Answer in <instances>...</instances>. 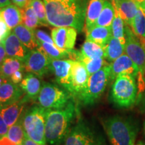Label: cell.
<instances>
[{
  "mask_svg": "<svg viewBox=\"0 0 145 145\" xmlns=\"http://www.w3.org/2000/svg\"><path fill=\"white\" fill-rule=\"evenodd\" d=\"M103 140L97 132L88 123L79 119L71 128L65 145H102Z\"/></svg>",
  "mask_w": 145,
  "mask_h": 145,
  "instance_id": "obj_8",
  "label": "cell"
},
{
  "mask_svg": "<svg viewBox=\"0 0 145 145\" xmlns=\"http://www.w3.org/2000/svg\"><path fill=\"white\" fill-rule=\"evenodd\" d=\"M2 43L8 57L16 58L22 61H24L30 51L22 43L14 32H11Z\"/></svg>",
  "mask_w": 145,
  "mask_h": 145,
  "instance_id": "obj_17",
  "label": "cell"
},
{
  "mask_svg": "<svg viewBox=\"0 0 145 145\" xmlns=\"http://www.w3.org/2000/svg\"><path fill=\"white\" fill-rule=\"evenodd\" d=\"M114 16H115V10L113 5L108 0H106L104 8L96 21L95 26L111 27Z\"/></svg>",
  "mask_w": 145,
  "mask_h": 145,
  "instance_id": "obj_28",
  "label": "cell"
},
{
  "mask_svg": "<svg viewBox=\"0 0 145 145\" xmlns=\"http://www.w3.org/2000/svg\"><path fill=\"white\" fill-rule=\"evenodd\" d=\"M0 145H17L16 143L12 142L7 136L3 137L0 138Z\"/></svg>",
  "mask_w": 145,
  "mask_h": 145,
  "instance_id": "obj_42",
  "label": "cell"
},
{
  "mask_svg": "<svg viewBox=\"0 0 145 145\" xmlns=\"http://www.w3.org/2000/svg\"><path fill=\"white\" fill-rule=\"evenodd\" d=\"M110 81V64L105 66L89 77L87 87L77 98L83 106H91L104 93Z\"/></svg>",
  "mask_w": 145,
  "mask_h": 145,
  "instance_id": "obj_6",
  "label": "cell"
},
{
  "mask_svg": "<svg viewBox=\"0 0 145 145\" xmlns=\"http://www.w3.org/2000/svg\"><path fill=\"white\" fill-rule=\"evenodd\" d=\"M126 44L125 52L139 69V72L144 74L145 46L135 35L129 26L125 25Z\"/></svg>",
  "mask_w": 145,
  "mask_h": 145,
  "instance_id": "obj_9",
  "label": "cell"
},
{
  "mask_svg": "<svg viewBox=\"0 0 145 145\" xmlns=\"http://www.w3.org/2000/svg\"><path fill=\"white\" fill-rule=\"evenodd\" d=\"M125 52V45L118 39L112 36L108 44L104 48V59L108 62L112 63L122 55Z\"/></svg>",
  "mask_w": 145,
  "mask_h": 145,
  "instance_id": "obj_25",
  "label": "cell"
},
{
  "mask_svg": "<svg viewBox=\"0 0 145 145\" xmlns=\"http://www.w3.org/2000/svg\"><path fill=\"white\" fill-rule=\"evenodd\" d=\"M46 110L35 105L24 112L21 119L25 135L42 144H46L45 123Z\"/></svg>",
  "mask_w": 145,
  "mask_h": 145,
  "instance_id": "obj_4",
  "label": "cell"
},
{
  "mask_svg": "<svg viewBox=\"0 0 145 145\" xmlns=\"http://www.w3.org/2000/svg\"><path fill=\"white\" fill-rule=\"evenodd\" d=\"M144 135H145V122H144Z\"/></svg>",
  "mask_w": 145,
  "mask_h": 145,
  "instance_id": "obj_47",
  "label": "cell"
},
{
  "mask_svg": "<svg viewBox=\"0 0 145 145\" xmlns=\"http://www.w3.org/2000/svg\"><path fill=\"white\" fill-rule=\"evenodd\" d=\"M73 61L70 59H53L50 58V72L54 75L56 82L67 91L69 88L71 70Z\"/></svg>",
  "mask_w": 145,
  "mask_h": 145,
  "instance_id": "obj_12",
  "label": "cell"
},
{
  "mask_svg": "<svg viewBox=\"0 0 145 145\" xmlns=\"http://www.w3.org/2000/svg\"><path fill=\"white\" fill-rule=\"evenodd\" d=\"M9 130V127L5 124L2 115L1 114V107H0V138L7 136Z\"/></svg>",
  "mask_w": 145,
  "mask_h": 145,
  "instance_id": "obj_38",
  "label": "cell"
},
{
  "mask_svg": "<svg viewBox=\"0 0 145 145\" xmlns=\"http://www.w3.org/2000/svg\"><path fill=\"white\" fill-rule=\"evenodd\" d=\"M77 30L72 27H56L51 31L54 44L63 50L73 49L77 39Z\"/></svg>",
  "mask_w": 145,
  "mask_h": 145,
  "instance_id": "obj_13",
  "label": "cell"
},
{
  "mask_svg": "<svg viewBox=\"0 0 145 145\" xmlns=\"http://www.w3.org/2000/svg\"><path fill=\"white\" fill-rule=\"evenodd\" d=\"M104 126L110 145H134L138 127L133 120L121 116L108 117Z\"/></svg>",
  "mask_w": 145,
  "mask_h": 145,
  "instance_id": "obj_3",
  "label": "cell"
},
{
  "mask_svg": "<svg viewBox=\"0 0 145 145\" xmlns=\"http://www.w3.org/2000/svg\"><path fill=\"white\" fill-rule=\"evenodd\" d=\"M12 3L11 0H0V9Z\"/></svg>",
  "mask_w": 145,
  "mask_h": 145,
  "instance_id": "obj_43",
  "label": "cell"
},
{
  "mask_svg": "<svg viewBox=\"0 0 145 145\" xmlns=\"http://www.w3.org/2000/svg\"><path fill=\"white\" fill-rule=\"evenodd\" d=\"M130 27L141 43L145 46V9L141 5H138L137 13Z\"/></svg>",
  "mask_w": 145,
  "mask_h": 145,
  "instance_id": "obj_24",
  "label": "cell"
},
{
  "mask_svg": "<svg viewBox=\"0 0 145 145\" xmlns=\"http://www.w3.org/2000/svg\"><path fill=\"white\" fill-rule=\"evenodd\" d=\"M47 20L54 27H72L81 32L86 21L88 0H43Z\"/></svg>",
  "mask_w": 145,
  "mask_h": 145,
  "instance_id": "obj_1",
  "label": "cell"
},
{
  "mask_svg": "<svg viewBox=\"0 0 145 145\" xmlns=\"http://www.w3.org/2000/svg\"><path fill=\"white\" fill-rule=\"evenodd\" d=\"M10 33L11 29L8 26L0 15V42H3V41Z\"/></svg>",
  "mask_w": 145,
  "mask_h": 145,
  "instance_id": "obj_36",
  "label": "cell"
},
{
  "mask_svg": "<svg viewBox=\"0 0 145 145\" xmlns=\"http://www.w3.org/2000/svg\"><path fill=\"white\" fill-rule=\"evenodd\" d=\"M114 10L118 13L124 22L125 25L131 26L132 22L137 13L138 5L133 0H122L120 1H112Z\"/></svg>",
  "mask_w": 145,
  "mask_h": 145,
  "instance_id": "obj_19",
  "label": "cell"
},
{
  "mask_svg": "<svg viewBox=\"0 0 145 145\" xmlns=\"http://www.w3.org/2000/svg\"><path fill=\"white\" fill-rule=\"evenodd\" d=\"M137 145H145V144H144V143H142V142H140V143H138V144H137Z\"/></svg>",
  "mask_w": 145,
  "mask_h": 145,
  "instance_id": "obj_45",
  "label": "cell"
},
{
  "mask_svg": "<svg viewBox=\"0 0 145 145\" xmlns=\"http://www.w3.org/2000/svg\"><path fill=\"white\" fill-rule=\"evenodd\" d=\"M23 63L25 71L33 73L40 78L50 72V58L38 48L30 50Z\"/></svg>",
  "mask_w": 145,
  "mask_h": 145,
  "instance_id": "obj_10",
  "label": "cell"
},
{
  "mask_svg": "<svg viewBox=\"0 0 145 145\" xmlns=\"http://www.w3.org/2000/svg\"><path fill=\"white\" fill-rule=\"evenodd\" d=\"M34 32L37 41L50 43V44H54L52 37H50L46 32L43 31L42 30H39V29H35V30H34Z\"/></svg>",
  "mask_w": 145,
  "mask_h": 145,
  "instance_id": "obj_35",
  "label": "cell"
},
{
  "mask_svg": "<svg viewBox=\"0 0 145 145\" xmlns=\"http://www.w3.org/2000/svg\"><path fill=\"white\" fill-rule=\"evenodd\" d=\"M144 3H145V2H144Z\"/></svg>",
  "mask_w": 145,
  "mask_h": 145,
  "instance_id": "obj_48",
  "label": "cell"
},
{
  "mask_svg": "<svg viewBox=\"0 0 145 145\" xmlns=\"http://www.w3.org/2000/svg\"><path fill=\"white\" fill-rule=\"evenodd\" d=\"M89 77L86 67L81 61H74L71 70L70 85L68 91L77 97L86 89Z\"/></svg>",
  "mask_w": 145,
  "mask_h": 145,
  "instance_id": "obj_11",
  "label": "cell"
},
{
  "mask_svg": "<svg viewBox=\"0 0 145 145\" xmlns=\"http://www.w3.org/2000/svg\"><path fill=\"white\" fill-rule=\"evenodd\" d=\"M29 102L30 101L24 95L20 99L13 104L1 107V114L7 126H12L19 120Z\"/></svg>",
  "mask_w": 145,
  "mask_h": 145,
  "instance_id": "obj_15",
  "label": "cell"
},
{
  "mask_svg": "<svg viewBox=\"0 0 145 145\" xmlns=\"http://www.w3.org/2000/svg\"><path fill=\"white\" fill-rule=\"evenodd\" d=\"M80 52L83 57L91 59L104 58V48L93 42L88 40L83 43Z\"/></svg>",
  "mask_w": 145,
  "mask_h": 145,
  "instance_id": "obj_29",
  "label": "cell"
},
{
  "mask_svg": "<svg viewBox=\"0 0 145 145\" xmlns=\"http://www.w3.org/2000/svg\"><path fill=\"white\" fill-rule=\"evenodd\" d=\"M137 93L136 78L128 74H121L114 80L110 98L120 108H128L135 104Z\"/></svg>",
  "mask_w": 145,
  "mask_h": 145,
  "instance_id": "obj_5",
  "label": "cell"
},
{
  "mask_svg": "<svg viewBox=\"0 0 145 145\" xmlns=\"http://www.w3.org/2000/svg\"><path fill=\"white\" fill-rule=\"evenodd\" d=\"M24 70H20L14 72V73L11 76L10 80L15 84H20L22 79H24Z\"/></svg>",
  "mask_w": 145,
  "mask_h": 145,
  "instance_id": "obj_37",
  "label": "cell"
},
{
  "mask_svg": "<svg viewBox=\"0 0 145 145\" xmlns=\"http://www.w3.org/2000/svg\"><path fill=\"white\" fill-rule=\"evenodd\" d=\"M24 95V92L18 84L7 79L0 86V107L13 104Z\"/></svg>",
  "mask_w": 145,
  "mask_h": 145,
  "instance_id": "obj_16",
  "label": "cell"
},
{
  "mask_svg": "<svg viewBox=\"0 0 145 145\" xmlns=\"http://www.w3.org/2000/svg\"><path fill=\"white\" fill-rule=\"evenodd\" d=\"M8 56L6 54V52H5L4 46H3L2 42H0V67L2 65V63L4 61L5 58Z\"/></svg>",
  "mask_w": 145,
  "mask_h": 145,
  "instance_id": "obj_40",
  "label": "cell"
},
{
  "mask_svg": "<svg viewBox=\"0 0 145 145\" xmlns=\"http://www.w3.org/2000/svg\"><path fill=\"white\" fill-rule=\"evenodd\" d=\"M138 72V67L126 54H123L110 63V81L115 80L121 74H128L136 78Z\"/></svg>",
  "mask_w": 145,
  "mask_h": 145,
  "instance_id": "obj_14",
  "label": "cell"
},
{
  "mask_svg": "<svg viewBox=\"0 0 145 145\" xmlns=\"http://www.w3.org/2000/svg\"><path fill=\"white\" fill-rule=\"evenodd\" d=\"M112 38L111 27L94 26L86 31V40L105 48Z\"/></svg>",
  "mask_w": 145,
  "mask_h": 145,
  "instance_id": "obj_20",
  "label": "cell"
},
{
  "mask_svg": "<svg viewBox=\"0 0 145 145\" xmlns=\"http://www.w3.org/2000/svg\"><path fill=\"white\" fill-rule=\"evenodd\" d=\"M25 136L26 135H25L24 129L22 122L20 118L17 122L12 125V126L9 127L7 137L17 145H22Z\"/></svg>",
  "mask_w": 145,
  "mask_h": 145,
  "instance_id": "obj_32",
  "label": "cell"
},
{
  "mask_svg": "<svg viewBox=\"0 0 145 145\" xmlns=\"http://www.w3.org/2000/svg\"><path fill=\"white\" fill-rule=\"evenodd\" d=\"M78 61H81L84 65L89 76L98 71L104 67L109 65V63L107 62L104 58L91 59V58L83 57L81 54V52Z\"/></svg>",
  "mask_w": 145,
  "mask_h": 145,
  "instance_id": "obj_30",
  "label": "cell"
},
{
  "mask_svg": "<svg viewBox=\"0 0 145 145\" xmlns=\"http://www.w3.org/2000/svg\"><path fill=\"white\" fill-rule=\"evenodd\" d=\"M30 5L33 8L41 26H47L49 24L47 20L46 8L43 0H30Z\"/></svg>",
  "mask_w": 145,
  "mask_h": 145,
  "instance_id": "obj_34",
  "label": "cell"
},
{
  "mask_svg": "<svg viewBox=\"0 0 145 145\" xmlns=\"http://www.w3.org/2000/svg\"><path fill=\"white\" fill-rule=\"evenodd\" d=\"M77 113V106L73 99L64 108L46 110L45 123L46 142L57 145L64 142Z\"/></svg>",
  "mask_w": 145,
  "mask_h": 145,
  "instance_id": "obj_2",
  "label": "cell"
},
{
  "mask_svg": "<svg viewBox=\"0 0 145 145\" xmlns=\"http://www.w3.org/2000/svg\"><path fill=\"white\" fill-rule=\"evenodd\" d=\"M112 36L118 39L123 44H126V35H125V24L118 13L115 10V16L112 24Z\"/></svg>",
  "mask_w": 145,
  "mask_h": 145,
  "instance_id": "obj_31",
  "label": "cell"
},
{
  "mask_svg": "<svg viewBox=\"0 0 145 145\" xmlns=\"http://www.w3.org/2000/svg\"><path fill=\"white\" fill-rule=\"evenodd\" d=\"M20 70H24L23 61L14 57H7L0 67V75L10 80L11 76Z\"/></svg>",
  "mask_w": 145,
  "mask_h": 145,
  "instance_id": "obj_26",
  "label": "cell"
},
{
  "mask_svg": "<svg viewBox=\"0 0 145 145\" xmlns=\"http://www.w3.org/2000/svg\"><path fill=\"white\" fill-rule=\"evenodd\" d=\"M38 101L45 110H57L64 108L73 97L67 90L50 83H43Z\"/></svg>",
  "mask_w": 145,
  "mask_h": 145,
  "instance_id": "obj_7",
  "label": "cell"
},
{
  "mask_svg": "<svg viewBox=\"0 0 145 145\" xmlns=\"http://www.w3.org/2000/svg\"><path fill=\"white\" fill-rule=\"evenodd\" d=\"M22 24L32 30H35L37 27L41 26L39 18L30 3L23 9Z\"/></svg>",
  "mask_w": 145,
  "mask_h": 145,
  "instance_id": "obj_33",
  "label": "cell"
},
{
  "mask_svg": "<svg viewBox=\"0 0 145 145\" xmlns=\"http://www.w3.org/2000/svg\"><path fill=\"white\" fill-rule=\"evenodd\" d=\"M12 3L21 9H24L30 3V0H11Z\"/></svg>",
  "mask_w": 145,
  "mask_h": 145,
  "instance_id": "obj_39",
  "label": "cell"
},
{
  "mask_svg": "<svg viewBox=\"0 0 145 145\" xmlns=\"http://www.w3.org/2000/svg\"><path fill=\"white\" fill-rule=\"evenodd\" d=\"M112 1H122V0H112Z\"/></svg>",
  "mask_w": 145,
  "mask_h": 145,
  "instance_id": "obj_46",
  "label": "cell"
},
{
  "mask_svg": "<svg viewBox=\"0 0 145 145\" xmlns=\"http://www.w3.org/2000/svg\"><path fill=\"white\" fill-rule=\"evenodd\" d=\"M0 15L12 30L22 23L23 9L11 3L0 9Z\"/></svg>",
  "mask_w": 145,
  "mask_h": 145,
  "instance_id": "obj_21",
  "label": "cell"
},
{
  "mask_svg": "<svg viewBox=\"0 0 145 145\" xmlns=\"http://www.w3.org/2000/svg\"><path fill=\"white\" fill-rule=\"evenodd\" d=\"M138 5H141L145 2V0H133Z\"/></svg>",
  "mask_w": 145,
  "mask_h": 145,
  "instance_id": "obj_44",
  "label": "cell"
},
{
  "mask_svg": "<svg viewBox=\"0 0 145 145\" xmlns=\"http://www.w3.org/2000/svg\"><path fill=\"white\" fill-rule=\"evenodd\" d=\"M13 32L28 49L32 50L38 48L39 44L34 35V30L21 24L14 28Z\"/></svg>",
  "mask_w": 145,
  "mask_h": 145,
  "instance_id": "obj_22",
  "label": "cell"
},
{
  "mask_svg": "<svg viewBox=\"0 0 145 145\" xmlns=\"http://www.w3.org/2000/svg\"><path fill=\"white\" fill-rule=\"evenodd\" d=\"M105 1L106 0H89L86 14V31L95 25L104 8Z\"/></svg>",
  "mask_w": 145,
  "mask_h": 145,
  "instance_id": "obj_23",
  "label": "cell"
},
{
  "mask_svg": "<svg viewBox=\"0 0 145 145\" xmlns=\"http://www.w3.org/2000/svg\"><path fill=\"white\" fill-rule=\"evenodd\" d=\"M19 86L24 92V97L29 101H31L38 99L42 83L39 77L31 72H28Z\"/></svg>",
  "mask_w": 145,
  "mask_h": 145,
  "instance_id": "obj_18",
  "label": "cell"
},
{
  "mask_svg": "<svg viewBox=\"0 0 145 145\" xmlns=\"http://www.w3.org/2000/svg\"><path fill=\"white\" fill-rule=\"evenodd\" d=\"M38 49L46 54L48 57L53 59H69V50L61 49L55 44L38 41Z\"/></svg>",
  "mask_w": 145,
  "mask_h": 145,
  "instance_id": "obj_27",
  "label": "cell"
},
{
  "mask_svg": "<svg viewBox=\"0 0 145 145\" xmlns=\"http://www.w3.org/2000/svg\"><path fill=\"white\" fill-rule=\"evenodd\" d=\"M22 145H46V144H42L40 143L35 142V141L30 139V138H28L27 136H25L24 139L22 144Z\"/></svg>",
  "mask_w": 145,
  "mask_h": 145,
  "instance_id": "obj_41",
  "label": "cell"
}]
</instances>
